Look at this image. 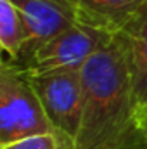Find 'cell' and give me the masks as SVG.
Segmentation results:
<instances>
[{
    "label": "cell",
    "instance_id": "1",
    "mask_svg": "<svg viewBox=\"0 0 147 149\" xmlns=\"http://www.w3.org/2000/svg\"><path fill=\"white\" fill-rule=\"evenodd\" d=\"M83 114L74 149H147L139 106L119 40L81 68Z\"/></svg>",
    "mask_w": 147,
    "mask_h": 149
},
{
    "label": "cell",
    "instance_id": "2",
    "mask_svg": "<svg viewBox=\"0 0 147 149\" xmlns=\"http://www.w3.org/2000/svg\"><path fill=\"white\" fill-rule=\"evenodd\" d=\"M38 134L55 132L35 90L31 73L12 61H3L0 68V148Z\"/></svg>",
    "mask_w": 147,
    "mask_h": 149
},
{
    "label": "cell",
    "instance_id": "3",
    "mask_svg": "<svg viewBox=\"0 0 147 149\" xmlns=\"http://www.w3.org/2000/svg\"><path fill=\"white\" fill-rule=\"evenodd\" d=\"M45 114L62 149H74L83 114V81L78 70L31 73Z\"/></svg>",
    "mask_w": 147,
    "mask_h": 149
},
{
    "label": "cell",
    "instance_id": "4",
    "mask_svg": "<svg viewBox=\"0 0 147 149\" xmlns=\"http://www.w3.org/2000/svg\"><path fill=\"white\" fill-rule=\"evenodd\" d=\"M114 35L102 30L76 23L74 26L61 31L37 47L23 63H16L30 73H47L57 70H78L109 45Z\"/></svg>",
    "mask_w": 147,
    "mask_h": 149
},
{
    "label": "cell",
    "instance_id": "5",
    "mask_svg": "<svg viewBox=\"0 0 147 149\" xmlns=\"http://www.w3.org/2000/svg\"><path fill=\"white\" fill-rule=\"evenodd\" d=\"M10 2L21 12L30 35L28 45L24 47L23 54L19 56V59L12 63H23L43 42L80 23L78 10L71 0H10Z\"/></svg>",
    "mask_w": 147,
    "mask_h": 149
},
{
    "label": "cell",
    "instance_id": "6",
    "mask_svg": "<svg viewBox=\"0 0 147 149\" xmlns=\"http://www.w3.org/2000/svg\"><path fill=\"white\" fill-rule=\"evenodd\" d=\"M114 37L119 40L139 111L147 108V5Z\"/></svg>",
    "mask_w": 147,
    "mask_h": 149
},
{
    "label": "cell",
    "instance_id": "7",
    "mask_svg": "<svg viewBox=\"0 0 147 149\" xmlns=\"http://www.w3.org/2000/svg\"><path fill=\"white\" fill-rule=\"evenodd\" d=\"M78 10L80 23L102 30L106 33H119L144 7L147 0H71Z\"/></svg>",
    "mask_w": 147,
    "mask_h": 149
},
{
    "label": "cell",
    "instance_id": "8",
    "mask_svg": "<svg viewBox=\"0 0 147 149\" xmlns=\"http://www.w3.org/2000/svg\"><path fill=\"white\" fill-rule=\"evenodd\" d=\"M28 40L30 35L21 12L10 0H0V45L10 56V61L19 59Z\"/></svg>",
    "mask_w": 147,
    "mask_h": 149
},
{
    "label": "cell",
    "instance_id": "9",
    "mask_svg": "<svg viewBox=\"0 0 147 149\" xmlns=\"http://www.w3.org/2000/svg\"><path fill=\"white\" fill-rule=\"evenodd\" d=\"M0 149H62V144L55 134H38L2 146Z\"/></svg>",
    "mask_w": 147,
    "mask_h": 149
},
{
    "label": "cell",
    "instance_id": "10",
    "mask_svg": "<svg viewBox=\"0 0 147 149\" xmlns=\"http://www.w3.org/2000/svg\"><path fill=\"white\" fill-rule=\"evenodd\" d=\"M139 120H140V127H142V130L146 132V135H147V108H144V109L139 111Z\"/></svg>",
    "mask_w": 147,
    "mask_h": 149
}]
</instances>
